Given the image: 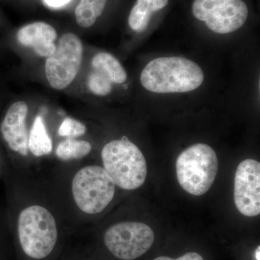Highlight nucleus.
Listing matches in <instances>:
<instances>
[{
    "instance_id": "nucleus-16",
    "label": "nucleus",
    "mask_w": 260,
    "mask_h": 260,
    "mask_svg": "<svg viewBox=\"0 0 260 260\" xmlns=\"http://www.w3.org/2000/svg\"><path fill=\"white\" fill-rule=\"evenodd\" d=\"M91 149V144L88 142L68 138L58 145L56 155L62 160L82 158L88 155Z\"/></svg>"
},
{
    "instance_id": "nucleus-9",
    "label": "nucleus",
    "mask_w": 260,
    "mask_h": 260,
    "mask_svg": "<svg viewBox=\"0 0 260 260\" xmlns=\"http://www.w3.org/2000/svg\"><path fill=\"white\" fill-rule=\"evenodd\" d=\"M234 203L242 215L254 217L260 213V164L246 159L238 166L234 179Z\"/></svg>"
},
{
    "instance_id": "nucleus-14",
    "label": "nucleus",
    "mask_w": 260,
    "mask_h": 260,
    "mask_svg": "<svg viewBox=\"0 0 260 260\" xmlns=\"http://www.w3.org/2000/svg\"><path fill=\"white\" fill-rule=\"evenodd\" d=\"M94 70L107 75L112 83L122 84L127 79L126 70L117 59L107 52H101L94 56L92 60Z\"/></svg>"
},
{
    "instance_id": "nucleus-13",
    "label": "nucleus",
    "mask_w": 260,
    "mask_h": 260,
    "mask_svg": "<svg viewBox=\"0 0 260 260\" xmlns=\"http://www.w3.org/2000/svg\"><path fill=\"white\" fill-rule=\"evenodd\" d=\"M28 149L37 157L49 155L52 151V141L47 131L42 116L35 118L28 142Z\"/></svg>"
},
{
    "instance_id": "nucleus-5",
    "label": "nucleus",
    "mask_w": 260,
    "mask_h": 260,
    "mask_svg": "<svg viewBox=\"0 0 260 260\" xmlns=\"http://www.w3.org/2000/svg\"><path fill=\"white\" fill-rule=\"evenodd\" d=\"M72 192L76 205L85 213H102L115 194V184L104 168L88 166L75 174Z\"/></svg>"
},
{
    "instance_id": "nucleus-20",
    "label": "nucleus",
    "mask_w": 260,
    "mask_h": 260,
    "mask_svg": "<svg viewBox=\"0 0 260 260\" xmlns=\"http://www.w3.org/2000/svg\"><path fill=\"white\" fill-rule=\"evenodd\" d=\"M44 1L48 6L52 7V8H60L68 4L71 0H44Z\"/></svg>"
},
{
    "instance_id": "nucleus-2",
    "label": "nucleus",
    "mask_w": 260,
    "mask_h": 260,
    "mask_svg": "<svg viewBox=\"0 0 260 260\" xmlns=\"http://www.w3.org/2000/svg\"><path fill=\"white\" fill-rule=\"evenodd\" d=\"M102 158L104 169L115 185L134 190L144 184L148 174L145 156L126 136L104 145Z\"/></svg>"
},
{
    "instance_id": "nucleus-12",
    "label": "nucleus",
    "mask_w": 260,
    "mask_h": 260,
    "mask_svg": "<svg viewBox=\"0 0 260 260\" xmlns=\"http://www.w3.org/2000/svg\"><path fill=\"white\" fill-rule=\"evenodd\" d=\"M168 3L169 0H137L128 19L130 28L135 32L144 31L152 15L164 9Z\"/></svg>"
},
{
    "instance_id": "nucleus-4",
    "label": "nucleus",
    "mask_w": 260,
    "mask_h": 260,
    "mask_svg": "<svg viewBox=\"0 0 260 260\" xmlns=\"http://www.w3.org/2000/svg\"><path fill=\"white\" fill-rule=\"evenodd\" d=\"M218 169L215 150L204 143L191 145L182 152L176 162L177 177L183 189L194 196L209 191Z\"/></svg>"
},
{
    "instance_id": "nucleus-6",
    "label": "nucleus",
    "mask_w": 260,
    "mask_h": 260,
    "mask_svg": "<svg viewBox=\"0 0 260 260\" xmlns=\"http://www.w3.org/2000/svg\"><path fill=\"white\" fill-rule=\"evenodd\" d=\"M191 12L197 20L218 34L237 31L249 15L247 5L242 0H194Z\"/></svg>"
},
{
    "instance_id": "nucleus-3",
    "label": "nucleus",
    "mask_w": 260,
    "mask_h": 260,
    "mask_svg": "<svg viewBox=\"0 0 260 260\" xmlns=\"http://www.w3.org/2000/svg\"><path fill=\"white\" fill-rule=\"evenodd\" d=\"M18 231L22 249L32 259L47 257L57 242L55 218L40 205H32L22 210L18 217Z\"/></svg>"
},
{
    "instance_id": "nucleus-19",
    "label": "nucleus",
    "mask_w": 260,
    "mask_h": 260,
    "mask_svg": "<svg viewBox=\"0 0 260 260\" xmlns=\"http://www.w3.org/2000/svg\"><path fill=\"white\" fill-rule=\"evenodd\" d=\"M153 260H204L203 256L200 255V254L196 252H189L181 256L180 257L177 259H172V258L169 257V256H161L155 258Z\"/></svg>"
},
{
    "instance_id": "nucleus-1",
    "label": "nucleus",
    "mask_w": 260,
    "mask_h": 260,
    "mask_svg": "<svg viewBox=\"0 0 260 260\" xmlns=\"http://www.w3.org/2000/svg\"><path fill=\"white\" fill-rule=\"evenodd\" d=\"M142 86L157 94L185 93L199 88L205 80L203 70L183 56H162L149 61L140 74Z\"/></svg>"
},
{
    "instance_id": "nucleus-11",
    "label": "nucleus",
    "mask_w": 260,
    "mask_h": 260,
    "mask_svg": "<svg viewBox=\"0 0 260 260\" xmlns=\"http://www.w3.org/2000/svg\"><path fill=\"white\" fill-rule=\"evenodd\" d=\"M57 34L54 27L44 22L25 25L17 34L18 42L24 47L32 48L36 54L49 57L55 51L54 41Z\"/></svg>"
},
{
    "instance_id": "nucleus-18",
    "label": "nucleus",
    "mask_w": 260,
    "mask_h": 260,
    "mask_svg": "<svg viewBox=\"0 0 260 260\" xmlns=\"http://www.w3.org/2000/svg\"><path fill=\"white\" fill-rule=\"evenodd\" d=\"M86 132V126L83 123L73 118H65L61 122L58 130V134L61 137H68V138H75L81 136Z\"/></svg>"
},
{
    "instance_id": "nucleus-21",
    "label": "nucleus",
    "mask_w": 260,
    "mask_h": 260,
    "mask_svg": "<svg viewBox=\"0 0 260 260\" xmlns=\"http://www.w3.org/2000/svg\"><path fill=\"white\" fill-rule=\"evenodd\" d=\"M259 251H260L259 246H258L257 249H256V259H257V260H260Z\"/></svg>"
},
{
    "instance_id": "nucleus-10",
    "label": "nucleus",
    "mask_w": 260,
    "mask_h": 260,
    "mask_svg": "<svg viewBox=\"0 0 260 260\" xmlns=\"http://www.w3.org/2000/svg\"><path fill=\"white\" fill-rule=\"evenodd\" d=\"M28 112V106L25 102L14 103L8 109L0 126L2 135L9 148L23 156H27L28 153V136L25 124Z\"/></svg>"
},
{
    "instance_id": "nucleus-15",
    "label": "nucleus",
    "mask_w": 260,
    "mask_h": 260,
    "mask_svg": "<svg viewBox=\"0 0 260 260\" xmlns=\"http://www.w3.org/2000/svg\"><path fill=\"white\" fill-rule=\"evenodd\" d=\"M108 0H80L75 9L77 23L83 28H90L102 15Z\"/></svg>"
},
{
    "instance_id": "nucleus-7",
    "label": "nucleus",
    "mask_w": 260,
    "mask_h": 260,
    "mask_svg": "<svg viewBox=\"0 0 260 260\" xmlns=\"http://www.w3.org/2000/svg\"><path fill=\"white\" fill-rule=\"evenodd\" d=\"M155 239L153 231L139 222H121L112 225L104 234V243L118 259L134 260L146 253Z\"/></svg>"
},
{
    "instance_id": "nucleus-8",
    "label": "nucleus",
    "mask_w": 260,
    "mask_h": 260,
    "mask_svg": "<svg viewBox=\"0 0 260 260\" xmlns=\"http://www.w3.org/2000/svg\"><path fill=\"white\" fill-rule=\"evenodd\" d=\"M83 55V44L78 36L68 32L61 37L55 51L46 61V77L53 88L63 90L73 83L81 67Z\"/></svg>"
},
{
    "instance_id": "nucleus-17",
    "label": "nucleus",
    "mask_w": 260,
    "mask_h": 260,
    "mask_svg": "<svg viewBox=\"0 0 260 260\" xmlns=\"http://www.w3.org/2000/svg\"><path fill=\"white\" fill-rule=\"evenodd\" d=\"M88 87L91 93L106 96L112 91V82L107 75L99 70H94L88 78Z\"/></svg>"
}]
</instances>
